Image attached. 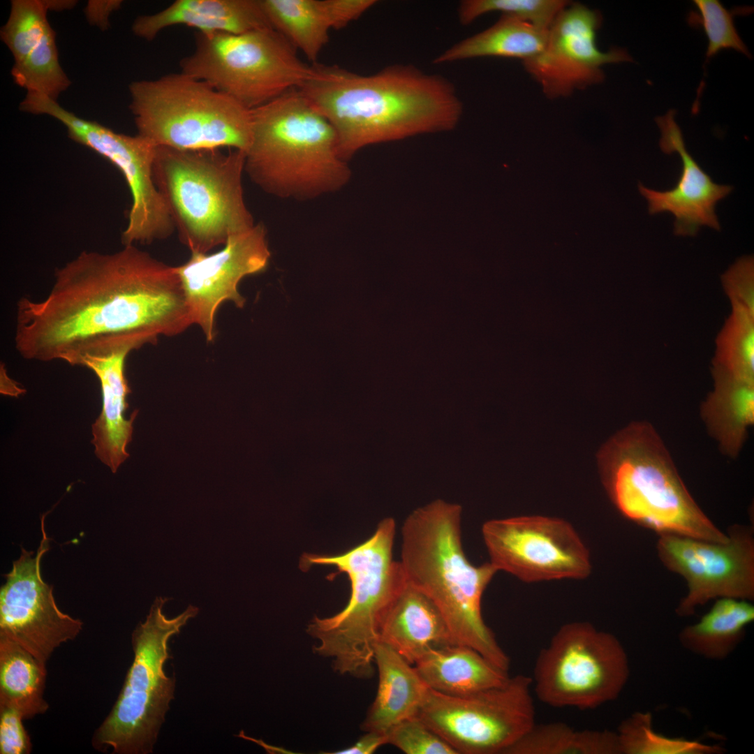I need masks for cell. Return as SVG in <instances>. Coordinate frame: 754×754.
Returning a JSON list of instances; mask_svg holds the SVG:
<instances>
[{
	"mask_svg": "<svg viewBox=\"0 0 754 754\" xmlns=\"http://www.w3.org/2000/svg\"><path fill=\"white\" fill-rule=\"evenodd\" d=\"M753 269V258L742 257L722 276V280L732 306L754 315Z\"/></svg>",
	"mask_w": 754,
	"mask_h": 754,
	"instance_id": "cell-37",
	"label": "cell"
},
{
	"mask_svg": "<svg viewBox=\"0 0 754 754\" xmlns=\"http://www.w3.org/2000/svg\"><path fill=\"white\" fill-rule=\"evenodd\" d=\"M1 392L11 396H18L24 392L15 381L8 378L4 367L1 368Z\"/></svg>",
	"mask_w": 754,
	"mask_h": 754,
	"instance_id": "cell-42",
	"label": "cell"
},
{
	"mask_svg": "<svg viewBox=\"0 0 754 754\" xmlns=\"http://www.w3.org/2000/svg\"><path fill=\"white\" fill-rule=\"evenodd\" d=\"M271 27L314 64L331 30L321 0H260Z\"/></svg>",
	"mask_w": 754,
	"mask_h": 754,
	"instance_id": "cell-30",
	"label": "cell"
},
{
	"mask_svg": "<svg viewBox=\"0 0 754 754\" xmlns=\"http://www.w3.org/2000/svg\"><path fill=\"white\" fill-rule=\"evenodd\" d=\"M121 3V1H92L86 7L85 13L91 24L104 29L108 25L109 15L112 10L119 8Z\"/></svg>",
	"mask_w": 754,
	"mask_h": 754,
	"instance_id": "cell-41",
	"label": "cell"
},
{
	"mask_svg": "<svg viewBox=\"0 0 754 754\" xmlns=\"http://www.w3.org/2000/svg\"><path fill=\"white\" fill-rule=\"evenodd\" d=\"M754 621L751 601L731 598L716 599L695 624L683 628L679 641L686 650L709 660L727 658L743 640Z\"/></svg>",
	"mask_w": 754,
	"mask_h": 754,
	"instance_id": "cell-28",
	"label": "cell"
},
{
	"mask_svg": "<svg viewBox=\"0 0 754 754\" xmlns=\"http://www.w3.org/2000/svg\"><path fill=\"white\" fill-rule=\"evenodd\" d=\"M168 600L156 598L145 621L132 633L133 663L116 702L91 739L92 746L98 751L153 752L174 699L176 679L164 671L165 663L171 658L168 642L199 612L198 607L190 605L178 616L168 619L163 607Z\"/></svg>",
	"mask_w": 754,
	"mask_h": 754,
	"instance_id": "cell-9",
	"label": "cell"
},
{
	"mask_svg": "<svg viewBox=\"0 0 754 754\" xmlns=\"http://www.w3.org/2000/svg\"><path fill=\"white\" fill-rule=\"evenodd\" d=\"M629 676L628 657L617 637L575 621L561 626L538 653L532 688L550 707L593 709L615 700Z\"/></svg>",
	"mask_w": 754,
	"mask_h": 754,
	"instance_id": "cell-11",
	"label": "cell"
},
{
	"mask_svg": "<svg viewBox=\"0 0 754 754\" xmlns=\"http://www.w3.org/2000/svg\"><path fill=\"white\" fill-rule=\"evenodd\" d=\"M353 745L341 750L324 753L330 754H371L379 747L387 744V734L366 732Z\"/></svg>",
	"mask_w": 754,
	"mask_h": 754,
	"instance_id": "cell-40",
	"label": "cell"
},
{
	"mask_svg": "<svg viewBox=\"0 0 754 754\" xmlns=\"http://www.w3.org/2000/svg\"><path fill=\"white\" fill-rule=\"evenodd\" d=\"M482 534L490 563L525 582L584 579L589 550L568 522L522 516L486 522Z\"/></svg>",
	"mask_w": 754,
	"mask_h": 754,
	"instance_id": "cell-14",
	"label": "cell"
},
{
	"mask_svg": "<svg viewBox=\"0 0 754 754\" xmlns=\"http://www.w3.org/2000/svg\"><path fill=\"white\" fill-rule=\"evenodd\" d=\"M133 347L126 346L110 351L85 356L80 366L90 369L101 384L102 410L92 424V444L97 457L115 473L129 456L126 448L133 435V424L138 414L127 420L126 398L131 392L125 376L127 355Z\"/></svg>",
	"mask_w": 754,
	"mask_h": 754,
	"instance_id": "cell-21",
	"label": "cell"
},
{
	"mask_svg": "<svg viewBox=\"0 0 754 754\" xmlns=\"http://www.w3.org/2000/svg\"><path fill=\"white\" fill-rule=\"evenodd\" d=\"M601 22L598 11L570 2L548 28L542 50L522 62L547 98L566 97L601 82L605 64L633 61L623 49L599 50L596 33Z\"/></svg>",
	"mask_w": 754,
	"mask_h": 754,
	"instance_id": "cell-17",
	"label": "cell"
},
{
	"mask_svg": "<svg viewBox=\"0 0 754 754\" xmlns=\"http://www.w3.org/2000/svg\"><path fill=\"white\" fill-rule=\"evenodd\" d=\"M24 718L15 709L0 706V753L28 754L32 744L24 727Z\"/></svg>",
	"mask_w": 754,
	"mask_h": 754,
	"instance_id": "cell-38",
	"label": "cell"
},
{
	"mask_svg": "<svg viewBox=\"0 0 754 754\" xmlns=\"http://www.w3.org/2000/svg\"><path fill=\"white\" fill-rule=\"evenodd\" d=\"M378 640L413 665L433 649L457 644L436 605L407 578L381 620Z\"/></svg>",
	"mask_w": 754,
	"mask_h": 754,
	"instance_id": "cell-23",
	"label": "cell"
},
{
	"mask_svg": "<svg viewBox=\"0 0 754 754\" xmlns=\"http://www.w3.org/2000/svg\"><path fill=\"white\" fill-rule=\"evenodd\" d=\"M298 89L332 125L346 161L371 145L451 130L463 113L450 81L413 65L360 75L316 62Z\"/></svg>",
	"mask_w": 754,
	"mask_h": 754,
	"instance_id": "cell-2",
	"label": "cell"
},
{
	"mask_svg": "<svg viewBox=\"0 0 754 754\" xmlns=\"http://www.w3.org/2000/svg\"><path fill=\"white\" fill-rule=\"evenodd\" d=\"M269 258L266 227L258 223L231 236L220 251L191 253L186 263L176 267L192 324L200 326L207 341L214 339L219 306L230 301L242 308L245 299L238 290L239 281L265 270Z\"/></svg>",
	"mask_w": 754,
	"mask_h": 754,
	"instance_id": "cell-18",
	"label": "cell"
},
{
	"mask_svg": "<svg viewBox=\"0 0 754 754\" xmlns=\"http://www.w3.org/2000/svg\"><path fill=\"white\" fill-rule=\"evenodd\" d=\"M532 688L524 674L463 697L429 688L417 716L457 753L506 754L535 723Z\"/></svg>",
	"mask_w": 754,
	"mask_h": 754,
	"instance_id": "cell-12",
	"label": "cell"
},
{
	"mask_svg": "<svg viewBox=\"0 0 754 754\" xmlns=\"http://www.w3.org/2000/svg\"><path fill=\"white\" fill-rule=\"evenodd\" d=\"M27 108L31 114L48 115L61 122L71 139L96 152L121 172L132 199L128 223L121 234L124 245L150 244L173 233V220L154 179L157 146L152 142L79 117L45 95L31 96Z\"/></svg>",
	"mask_w": 754,
	"mask_h": 754,
	"instance_id": "cell-13",
	"label": "cell"
},
{
	"mask_svg": "<svg viewBox=\"0 0 754 754\" xmlns=\"http://www.w3.org/2000/svg\"><path fill=\"white\" fill-rule=\"evenodd\" d=\"M728 540L715 542L674 533H660L658 555L671 571L686 581L688 593L677 607L680 616L693 615L712 599H754V537L751 526L734 525Z\"/></svg>",
	"mask_w": 754,
	"mask_h": 754,
	"instance_id": "cell-15",
	"label": "cell"
},
{
	"mask_svg": "<svg viewBox=\"0 0 754 754\" xmlns=\"http://www.w3.org/2000/svg\"><path fill=\"white\" fill-rule=\"evenodd\" d=\"M244 165L237 149L156 147L154 182L191 253H207L256 224L244 198Z\"/></svg>",
	"mask_w": 754,
	"mask_h": 754,
	"instance_id": "cell-7",
	"label": "cell"
},
{
	"mask_svg": "<svg viewBox=\"0 0 754 754\" xmlns=\"http://www.w3.org/2000/svg\"><path fill=\"white\" fill-rule=\"evenodd\" d=\"M374 662L378 672L377 693L361 728L387 734L397 723L417 716L429 687L413 665L382 641L375 644Z\"/></svg>",
	"mask_w": 754,
	"mask_h": 754,
	"instance_id": "cell-24",
	"label": "cell"
},
{
	"mask_svg": "<svg viewBox=\"0 0 754 754\" xmlns=\"http://www.w3.org/2000/svg\"><path fill=\"white\" fill-rule=\"evenodd\" d=\"M674 114V110H670L656 121L661 133V150L667 154L677 152L681 159L677 184L671 190L658 191L639 183V191L648 201L650 214L670 212L675 216L674 232L677 235L695 236L702 226L720 230L715 207L733 188L714 183L688 152Z\"/></svg>",
	"mask_w": 754,
	"mask_h": 754,
	"instance_id": "cell-20",
	"label": "cell"
},
{
	"mask_svg": "<svg viewBox=\"0 0 754 754\" xmlns=\"http://www.w3.org/2000/svg\"><path fill=\"white\" fill-rule=\"evenodd\" d=\"M387 744L406 754H457L455 749L417 716L406 719L387 732Z\"/></svg>",
	"mask_w": 754,
	"mask_h": 754,
	"instance_id": "cell-36",
	"label": "cell"
},
{
	"mask_svg": "<svg viewBox=\"0 0 754 754\" xmlns=\"http://www.w3.org/2000/svg\"><path fill=\"white\" fill-rule=\"evenodd\" d=\"M603 485L628 519L660 533L725 542L691 496L662 438L651 424L633 422L600 448Z\"/></svg>",
	"mask_w": 754,
	"mask_h": 754,
	"instance_id": "cell-5",
	"label": "cell"
},
{
	"mask_svg": "<svg viewBox=\"0 0 754 754\" xmlns=\"http://www.w3.org/2000/svg\"><path fill=\"white\" fill-rule=\"evenodd\" d=\"M506 754H621L616 732L575 730L562 722L537 724Z\"/></svg>",
	"mask_w": 754,
	"mask_h": 754,
	"instance_id": "cell-31",
	"label": "cell"
},
{
	"mask_svg": "<svg viewBox=\"0 0 754 754\" xmlns=\"http://www.w3.org/2000/svg\"><path fill=\"white\" fill-rule=\"evenodd\" d=\"M547 29L517 17L502 15L490 27L454 44L434 59V64L483 57L531 59L544 48Z\"/></svg>",
	"mask_w": 754,
	"mask_h": 754,
	"instance_id": "cell-27",
	"label": "cell"
},
{
	"mask_svg": "<svg viewBox=\"0 0 754 754\" xmlns=\"http://www.w3.org/2000/svg\"><path fill=\"white\" fill-rule=\"evenodd\" d=\"M46 663L13 640L0 636V706L17 709L24 719L47 711Z\"/></svg>",
	"mask_w": 754,
	"mask_h": 754,
	"instance_id": "cell-29",
	"label": "cell"
},
{
	"mask_svg": "<svg viewBox=\"0 0 754 754\" xmlns=\"http://www.w3.org/2000/svg\"><path fill=\"white\" fill-rule=\"evenodd\" d=\"M417 672L438 693L463 697L500 686L510 677L505 671L473 648L451 644L430 650L415 664Z\"/></svg>",
	"mask_w": 754,
	"mask_h": 754,
	"instance_id": "cell-25",
	"label": "cell"
},
{
	"mask_svg": "<svg viewBox=\"0 0 754 754\" xmlns=\"http://www.w3.org/2000/svg\"><path fill=\"white\" fill-rule=\"evenodd\" d=\"M331 29H341L376 3L375 0H321Z\"/></svg>",
	"mask_w": 754,
	"mask_h": 754,
	"instance_id": "cell-39",
	"label": "cell"
},
{
	"mask_svg": "<svg viewBox=\"0 0 754 754\" xmlns=\"http://www.w3.org/2000/svg\"><path fill=\"white\" fill-rule=\"evenodd\" d=\"M461 507L434 501L415 510L401 528L400 563L407 580L443 615L457 644L468 646L508 671L510 659L482 615V594L497 572L474 566L464 552Z\"/></svg>",
	"mask_w": 754,
	"mask_h": 754,
	"instance_id": "cell-3",
	"label": "cell"
},
{
	"mask_svg": "<svg viewBox=\"0 0 754 754\" xmlns=\"http://www.w3.org/2000/svg\"><path fill=\"white\" fill-rule=\"evenodd\" d=\"M41 518L42 538L35 553L21 547L0 589V636L7 637L46 663L61 644L73 640L83 622L58 607L53 586L41 575V561L50 538Z\"/></svg>",
	"mask_w": 754,
	"mask_h": 754,
	"instance_id": "cell-16",
	"label": "cell"
},
{
	"mask_svg": "<svg viewBox=\"0 0 754 754\" xmlns=\"http://www.w3.org/2000/svg\"><path fill=\"white\" fill-rule=\"evenodd\" d=\"M50 1L13 0L0 38L13 57L11 75L27 93L57 101L71 85L59 61L55 32L47 13Z\"/></svg>",
	"mask_w": 754,
	"mask_h": 754,
	"instance_id": "cell-19",
	"label": "cell"
},
{
	"mask_svg": "<svg viewBox=\"0 0 754 754\" xmlns=\"http://www.w3.org/2000/svg\"><path fill=\"white\" fill-rule=\"evenodd\" d=\"M616 732L621 754H715L718 746L670 738L655 732L649 712H635L623 720Z\"/></svg>",
	"mask_w": 754,
	"mask_h": 754,
	"instance_id": "cell-33",
	"label": "cell"
},
{
	"mask_svg": "<svg viewBox=\"0 0 754 754\" xmlns=\"http://www.w3.org/2000/svg\"><path fill=\"white\" fill-rule=\"evenodd\" d=\"M693 3L699 15L692 20L702 26L707 36V59L726 49H732L750 57L747 47L735 28L734 10L726 9L717 0H695Z\"/></svg>",
	"mask_w": 754,
	"mask_h": 754,
	"instance_id": "cell-35",
	"label": "cell"
},
{
	"mask_svg": "<svg viewBox=\"0 0 754 754\" xmlns=\"http://www.w3.org/2000/svg\"><path fill=\"white\" fill-rule=\"evenodd\" d=\"M273 28L245 33L195 32L181 72L202 80L248 110L300 88L311 65Z\"/></svg>",
	"mask_w": 754,
	"mask_h": 754,
	"instance_id": "cell-10",
	"label": "cell"
},
{
	"mask_svg": "<svg viewBox=\"0 0 754 754\" xmlns=\"http://www.w3.org/2000/svg\"><path fill=\"white\" fill-rule=\"evenodd\" d=\"M716 343L713 369L754 383V315L732 306Z\"/></svg>",
	"mask_w": 754,
	"mask_h": 754,
	"instance_id": "cell-32",
	"label": "cell"
},
{
	"mask_svg": "<svg viewBox=\"0 0 754 754\" xmlns=\"http://www.w3.org/2000/svg\"><path fill=\"white\" fill-rule=\"evenodd\" d=\"M184 25L201 33H245L272 28L260 0H176L150 15L138 16L133 33L147 41L163 29Z\"/></svg>",
	"mask_w": 754,
	"mask_h": 754,
	"instance_id": "cell-22",
	"label": "cell"
},
{
	"mask_svg": "<svg viewBox=\"0 0 754 754\" xmlns=\"http://www.w3.org/2000/svg\"><path fill=\"white\" fill-rule=\"evenodd\" d=\"M244 171L261 190L304 201L340 191L351 170L330 122L298 89L251 110Z\"/></svg>",
	"mask_w": 754,
	"mask_h": 754,
	"instance_id": "cell-4",
	"label": "cell"
},
{
	"mask_svg": "<svg viewBox=\"0 0 754 754\" xmlns=\"http://www.w3.org/2000/svg\"><path fill=\"white\" fill-rule=\"evenodd\" d=\"M191 325L176 267L134 244L84 251L56 269L47 295L17 304L15 347L25 359L81 364L87 355L155 343Z\"/></svg>",
	"mask_w": 754,
	"mask_h": 754,
	"instance_id": "cell-1",
	"label": "cell"
},
{
	"mask_svg": "<svg viewBox=\"0 0 754 754\" xmlns=\"http://www.w3.org/2000/svg\"><path fill=\"white\" fill-rule=\"evenodd\" d=\"M713 391L700 407V415L709 434L720 452L736 458L754 422V383L712 369Z\"/></svg>",
	"mask_w": 754,
	"mask_h": 754,
	"instance_id": "cell-26",
	"label": "cell"
},
{
	"mask_svg": "<svg viewBox=\"0 0 754 754\" xmlns=\"http://www.w3.org/2000/svg\"><path fill=\"white\" fill-rule=\"evenodd\" d=\"M396 532L392 518L380 521L364 542L337 555L304 554L302 569L313 565L333 566L347 574L350 596L346 606L330 617L315 616L307 633L318 640L313 651L332 660L340 674L368 679L374 672V649L381 620L406 577L400 561L393 559Z\"/></svg>",
	"mask_w": 754,
	"mask_h": 754,
	"instance_id": "cell-6",
	"label": "cell"
},
{
	"mask_svg": "<svg viewBox=\"0 0 754 754\" xmlns=\"http://www.w3.org/2000/svg\"><path fill=\"white\" fill-rule=\"evenodd\" d=\"M138 134L180 150H248L251 112L208 83L181 71L128 87Z\"/></svg>",
	"mask_w": 754,
	"mask_h": 754,
	"instance_id": "cell-8",
	"label": "cell"
},
{
	"mask_svg": "<svg viewBox=\"0 0 754 754\" xmlns=\"http://www.w3.org/2000/svg\"><path fill=\"white\" fill-rule=\"evenodd\" d=\"M570 3L566 0H465L459 3L458 17L462 24L467 25L484 14L498 11L548 29Z\"/></svg>",
	"mask_w": 754,
	"mask_h": 754,
	"instance_id": "cell-34",
	"label": "cell"
}]
</instances>
